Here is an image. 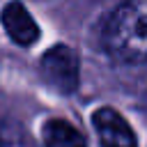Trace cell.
Returning a JSON list of instances; mask_svg holds the SVG:
<instances>
[{
	"instance_id": "cell-1",
	"label": "cell",
	"mask_w": 147,
	"mask_h": 147,
	"mask_svg": "<svg viewBox=\"0 0 147 147\" xmlns=\"http://www.w3.org/2000/svg\"><path fill=\"white\" fill-rule=\"evenodd\" d=\"M101 41L115 62H147V0L119 2L103 23Z\"/></svg>"
},
{
	"instance_id": "cell-2",
	"label": "cell",
	"mask_w": 147,
	"mask_h": 147,
	"mask_svg": "<svg viewBox=\"0 0 147 147\" xmlns=\"http://www.w3.org/2000/svg\"><path fill=\"white\" fill-rule=\"evenodd\" d=\"M41 76L46 78V83L51 87H55L62 94H71L78 87V78H80V67H78V55L74 48H69L67 44H55L53 48H48L41 55L39 62Z\"/></svg>"
},
{
	"instance_id": "cell-3",
	"label": "cell",
	"mask_w": 147,
	"mask_h": 147,
	"mask_svg": "<svg viewBox=\"0 0 147 147\" xmlns=\"http://www.w3.org/2000/svg\"><path fill=\"white\" fill-rule=\"evenodd\" d=\"M0 25L5 34L21 48H30L39 41L41 28L21 0H7L0 9Z\"/></svg>"
},
{
	"instance_id": "cell-4",
	"label": "cell",
	"mask_w": 147,
	"mask_h": 147,
	"mask_svg": "<svg viewBox=\"0 0 147 147\" xmlns=\"http://www.w3.org/2000/svg\"><path fill=\"white\" fill-rule=\"evenodd\" d=\"M92 126L101 147H138V138L131 124L113 106H99L92 113Z\"/></svg>"
},
{
	"instance_id": "cell-5",
	"label": "cell",
	"mask_w": 147,
	"mask_h": 147,
	"mask_svg": "<svg viewBox=\"0 0 147 147\" xmlns=\"http://www.w3.org/2000/svg\"><path fill=\"white\" fill-rule=\"evenodd\" d=\"M44 147H87L83 131L64 117H51L41 124Z\"/></svg>"
},
{
	"instance_id": "cell-6",
	"label": "cell",
	"mask_w": 147,
	"mask_h": 147,
	"mask_svg": "<svg viewBox=\"0 0 147 147\" xmlns=\"http://www.w3.org/2000/svg\"><path fill=\"white\" fill-rule=\"evenodd\" d=\"M0 147H2V138H0Z\"/></svg>"
}]
</instances>
